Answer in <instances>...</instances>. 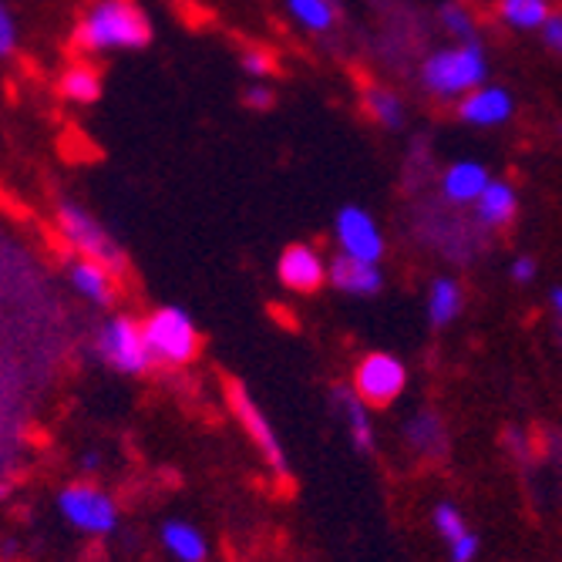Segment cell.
Returning <instances> with one entry per match:
<instances>
[{
    "mask_svg": "<svg viewBox=\"0 0 562 562\" xmlns=\"http://www.w3.org/2000/svg\"><path fill=\"white\" fill-rule=\"evenodd\" d=\"M488 81V58L482 41H454L425 58L422 88L438 101H458Z\"/></svg>",
    "mask_w": 562,
    "mask_h": 562,
    "instance_id": "6da1fadb",
    "label": "cell"
},
{
    "mask_svg": "<svg viewBox=\"0 0 562 562\" xmlns=\"http://www.w3.org/2000/svg\"><path fill=\"white\" fill-rule=\"evenodd\" d=\"M75 41L85 50H138L151 41V24L132 0H98L81 18Z\"/></svg>",
    "mask_w": 562,
    "mask_h": 562,
    "instance_id": "7a4b0ae2",
    "label": "cell"
},
{
    "mask_svg": "<svg viewBox=\"0 0 562 562\" xmlns=\"http://www.w3.org/2000/svg\"><path fill=\"white\" fill-rule=\"evenodd\" d=\"M145 340L151 357L162 364H189L199 353V330L182 306H159L145 321Z\"/></svg>",
    "mask_w": 562,
    "mask_h": 562,
    "instance_id": "3957f363",
    "label": "cell"
},
{
    "mask_svg": "<svg viewBox=\"0 0 562 562\" xmlns=\"http://www.w3.org/2000/svg\"><path fill=\"white\" fill-rule=\"evenodd\" d=\"M58 226H61L65 239L81 252L85 260L105 263L109 270H122L125 257H122L119 243L91 220V213H85L81 206H75V202H61V206H58Z\"/></svg>",
    "mask_w": 562,
    "mask_h": 562,
    "instance_id": "277c9868",
    "label": "cell"
},
{
    "mask_svg": "<svg viewBox=\"0 0 562 562\" xmlns=\"http://www.w3.org/2000/svg\"><path fill=\"white\" fill-rule=\"evenodd\" d=\"M98 350L122 374H145L151 368V361H156L148 350V340H145V327H138L132 317H115L101 327Z\"/></svg>",
    "mask_w": 562,
    "mask_h": 562,
    "instance_id": "5b68a950",
    "label": "cell"
},
{
    "mask_svg": "<svg viewBox=\"0 0 562 562\" xmlns=\"http://www.w3.org/2000/svg\"><path fill=\"white\" fill-rule=\"evenodd\" d=\"M407 384V371L394 353L374 350L361 357V364L353 368V391L368 407H387L401 397Z\"/></svg>",
    "mask_w": 562,
    "mask_h": 562,
    "instance_id": "8992f818",
    "label": "cell"
},
{
    "mask_svg": "<svg viewBox=\"0 0 562 562\" xmlns=\"http://www.w3.org/2000/svg\"><path fill=\"white\" fill-rule=\"evenodd\" d=\"M58 508H61V516L75 529L91 532V536H109L119 526V508H115V502L105 492L91 488V485H68L58 495Z\"/></svg>",
    "mask_w": 562,
    "mask_h": 562,
    "instance_id": "52a82bcc",
    "label": "cell"
},
{
    "mask_svg": "<svg viewBox=\"0 0 562 562\" xmlns=\"http://www.w3.org/2000/svg\"><path fill=\"white\" fill-rule=\"evenodd\" d=\"M334 239L347 257L368 260V263H381V257H384V233L364 206H340L337 210Z\"/></svg>",
    "mask_w": 562,
    "mask_h": 562,
    "instance_id": "ba28073f",
    "label": "cell"
},
{
    "mask_svg": "<svg viewBox=\"0 0 562 562\" xmlns=\"http://www.w3.org/2000/svg\"><path fill=\"white\" fill-rule=\"evenodd\" d=\"M229 404H233V412H236V418H239V425L249 431V438L257 441V448L263 451V458H267V465L280 475V479H286L290 475V469H286V454H283V445H280V438H277V431H273V425L267 422V415L260 412V404L249 397V391L243 387V384H229Z\"/></svg>",
    "mask_w": 562,
    "mask_h": 562,
    "instance_id": "9c48e42d",
    "label": "cell"
},
{
    "mask_svg": "<svg viewBox=\"0 0 562 562\" xmlns=\"http://www.w3.org/2000/svg\"><path fill=\"white\" fill-rule=\"evenodd\" d=\"M327 270L330 263L321 257V252L311 243H293L283 249V257L277 263V277L286 290L293 293H317L327 283Z\"/></svg>",
    "mask_w": 562,
    "mask_h": 562,
    "instance_id": "30bf717a",
    "label": "cell"
},
{
    "mask_svg": "<svg viewBox=\"0 0 562 562\" xmlns=\"http://www.w3.org/2000/svg\"><path fill=\"white\" fill-rule=\"evenodd\" d=\"M454 112L465 125L495 128V125H505L508 119L516 115V98L508 94L505 88H498V85H482V88L469 91L465 98H458Z\"/></svg>",
    "mask_w": 562,
    "mask_h": 562,
    "instance_id": "8fae6325",
    "label": "cell"
},
{
    "mask_svg": "<svg viewBox=\"0 0 562 562\" xmlns=\"http://www.w3.org/2000/svg\"><path fill=\"white\" fill-rule=\"evenodd\" d=\"M488 182L492 172L479 159H458L441 172V199L448 206H475Z\"/></svg>",
    "mask_w": 562,
    "mask_h": 562,
    "instance_id": "7c38bea8",
    "label": "cell"
},
{
    "mask_svg": "<svg viewBox=\"0 0 562 562\" xmlns=\"http://www.w3.org/2000/svg\"><path fill=\"white\" fill-rule=\"evenodd\" d=\"M472 216L482 229L498 233L505 226H513L519 216V192L508 179H492L488 189L479 195V202L472 206Z\"/></svg>",
    "mask_w": 562,
    "mask_h": 562,
    "instance_id": "4fadbf2b",
    "label": "cell"
},
{
    "mask_svg": "<svg viewBox=\"0 0 562 562\" xmlns=\"http://www.w3.org/2000/svg\"><path fill=\"white\" fill-rule=\"evenodd\" d=\"M327 283L337 286L340 293H350V296H378L384 286V273L378 270V263L337 252V257L330 260V270H327Z\"/></svg>",
    "mask_w": 562,
    "mask_h": 562,
    "instance_id": "5bb4252c",
    "label": "cell"
},
{
    "mask_svg": "<svg viewBox=\"0 0 562 562\" xmlns=\"http://www.w3.org/2000/svg\"><path fill=\"white\" fill-rule=\"evenodd\" d=\"M334 404H337V412L353 438V445L361 448V451H374V425H371V415H368V404L357 397V391L350 387H337L334 391Z\"/></svg>",
    "mask_w": 562,
    "mask_h": 562,
    "instance_id": "9a60e30c",
    "label": "cell"
},
{
    "mask_svg": "<svg viewBox=\"0 0 562 562\" xmlns=\"http://www.w3.org/2000/svg\"><path fill=\"white\" fill-rule=\"evenodd\" d=\"M364 112L374 125L387 128V132H397L407 125V112H404V101L397 91H391L387 85H364Z\"/></svg>",
    "mask_w": 562,
    "mask_h": 562,
    "instance_id": "2e32d148",
    "label": "cell"
},
{
    "mask_svg": "<svg viewBox=\"0 0 562 562\" xmlns=\"http://www.w3.org/2000/svg\"><path fill=\"white\" fill-rule=\"evenodd\" d=\"M462 306H465V290L458 280L451 277H438L431 280L428 286V321L435 327H448L458 321V314H462Z\"/></svg>",
    "mask_w": 562,
    "mask_h": 562,
    "instance_id": "e0dca14e",
    "label": "cell"
},
{
    "mask_svg": "<svg viewBox=\"0 0 562 562\" xmlns=\"http://www.w3.org/2000/svg\"><path fill=\"white\" fill-rule=\"evenodd\" d=\"M549 14V0H498V21L513 31H542Z\"/></svg>",
    "mask_w": 562,
    "mask_h": 562,
    "instance_id": "ac0fdd59",
    "label": "cell"
},
{
    "mask_svg": "<svg viewBox=\"0 0 562 562\" xmlns=\"http://www.w3.org/2000/svg\"><path fill=\"white\" fill-rule=\"evenodd\" d=\"M112 273L105 263H94V260H78L71 267V283L81 296L94 300V303H109L112 300Z\"/></svg>",
    "mask_w": 562,
    "mask_h": 562,
    "instance_id": "d6986e66",
    "label": "cell"
},
{
    "mask_svg": "<svg viewBox=\"0 0 562 562\" xmlns=\"http://www.w3.org/2000/svg\"><path fill=\"white\" fill-rule=\"evenodd\" d=\"M162 546L179 559V562H202L206 559V539L189 522H166L162 526Z\"/></svg>",
    "mask_w": 562,
    "mask_h": 562,
    "instance_id": "ffe728a7",
    "label": "cell"
},
{
    "mask_svg": "<svg viewBox=\"0 0 562 562\" xmlns=\"http://www.w3.org/2000/svg\"><path fill=\"white\" fill-rule=\"evenodd\" d=\"M286 11L293 14V21L303 31H311V34H327L337 24L334 0H286Z\"/></svg>",
    "mask_w": 562,
    "mask_h": 562,
    "instance_id": "44dd1931",
    "label": "cell"
},
{
    "mask_svg": "<svg viewBox=\"0 0 562 562\" xmlns=\"http://www.w3.org/2000/svg\"><path fill=\"white\" fill-rule=\"evenodd\" d=\"M407 441H412L422 454H438V451H445V428L431 412H422L407 422Z\"/></svg>",
    "mask_w": 562,
    "mask_h": 562,
    "instance_id": "7402d4cb",
    "label": "cell"
},
{
    "mask_svg": "<svg viewBox=\"0 0 562 562\" xmlns=\"http://www.w3.org/2000/svg\"><path fill=\"white\" fill-rule=\"evenodd\" d=\"M438 24L454 41H479V24H475L472 11L462 4V0H445V4L438 8Z\"/></svg>",
    "mask_w": 562,
    "mask_h": 562,
    "instance_id": "603a6c76",
    "label": "cell"
},
{
    "mask_svg": "<svg viewBox=\"0 0 562 562\" xmlns=\"http://www.w3.org/2000/svg\"><path fill=\"white\" fill-rule=\"evenodd\" d=\"M61 91H65L71 101H78V105H91V101H98V94H101L98 71H94V68H88V65H75V68H68V71H65V78H61Z\"/></svg>",
    "mask_w": 562,
    "mask_h": 562,
    "instance_id": "cb8c5ba5",
    "label": "cell"
},
{
    "mask_svg": "<svg viewBox=\"0 0 562 562\" xmlns=\"http://www.w3.org/2000/svg\"><path fill=\"white\" fill-rule=\"evenodd\" d=\"M431 522H435V532H438L448 546H451L454 539H462L465 532H472V529L465 526L462 513H458V505H451V502H438V505H435Z\"/></svg>",
    "mask_w": 562,
    "mask_h": 562,
    "instance_id": "d4e9b609",
    "label": "cell"
},
{
    "mask_svg": "<svg viewBox=\"0 0 562 562\" xmlns=\"http://www.w3.org/2000/svg\"><path fill=\"white\" fill-rule=\"evenodd\" d=\"M243 71L257 81H270V75L277 71V61H273V50H263V47H249L243 55Z\"/></svg>",
    "mask_w": 562,
    "mask_h": 562,
    "instance_id": "484cf974",
    "label": "cell"
},
{
    "mask_svg": "<svg viewBox=\"0 0 562 562\" xmlns=\"http://www.w3.org/2000/svg\"><path fill=\"white\" fill-rule=\"evenodd\" d=\"M273 101H277V91L267 85V81H252L246 91H243V105L249 112H270L273 109Z\"/></svg>",
    "mask_w": 562,
    "mask_h": 562,
    "instance_id": "4316f807",
    "label": "cell"
},
{
    "mask_svg": "<svg viewBox=\"0 0 562 562\" xmlns=\"http://www.w3.org/2000/svg\"><path fill=\"white\" fill-rule=\"evenodd\" d=\"M479 549H482L479 536H475V532H465L462 539H454V542L448 546V555H451V562H472V559L479 555Z\"/></svg>",
    "mask_w": 562,
    "mask_h": 562,
    "instance_id": "83f0119b",
    "label": "cell"
},
{
    "mask_svg": "<svg viewBox=\"0 0 562 562\" xmlns=\"http://www.w3.org/2000/svg\"><path fill=\"white\" fill-rule=\"evenodd\" d=\"M539 34H542V44L552 50V55H559V58H562V11H552Z\"/></svg>",
    "mask_w": 562,
    "mask_h": 562,
    "instance_id": "f1b7e54d",
    "label": "cell"
},
{
    "mask_svg": "<svg viewBox=\"0 0 562 562\" xmlns=\"http://www.w3.org/2000/svg\"><path fill=\"white\" fill-rule=\"evenodd\" d=\"M536 273H539V263H536V257H529V252H522V257H516L513 263H508V277H513L516 283H532L536 280Z\"/></svg>",
    "mask_w": 562,
    "mask_h": 562,
    "instance_id": "f546056e",
    "label": "cell"
},
{
    "mask_svg": "<svg viewBox=\"0 0 562 562\" xmlns=\"http://www.w3.org/2000/svg\"><path fill=\"white\" fill-rule=\"evenodd\" d=\"M18 44V31H14V21L4 8V0H0V55H11Z\"/></svg>",
    "mask_w": 562,
    "mask_h": 562,
    "instance_id": "4dcf8cb0",
    "label": "cell"
},
{
    "mask_svg": "<svg viewBox=\"0 0 562 562\" xmlns=\"http://www.w3.org/2000/svg\"><path fill=\"white\" fill-rule=\"evenodd\" d=\"M549 300H552V311L562 317V286H555V290L549 293Z\"/></svg>",
    "mask_w": 562,
    "mask_h": 562,
    "instance_id": "1f68e13d",
    "label": "cell"
},
{
    "mask_svg": "<svg viewBox=\"0 0 562 562\" xmlns=\"http://www.w3.org/2000/svg\"><path fill=\"white\" fill-rule=\"evenodd\" d=\"M559 138H562V125H559Z\"/></svg>",
    "mask_w": 562,
    "mask_h": 562,
    "instance_id": "d6a6232c",
    "label": "cell"
}]
</instances>
